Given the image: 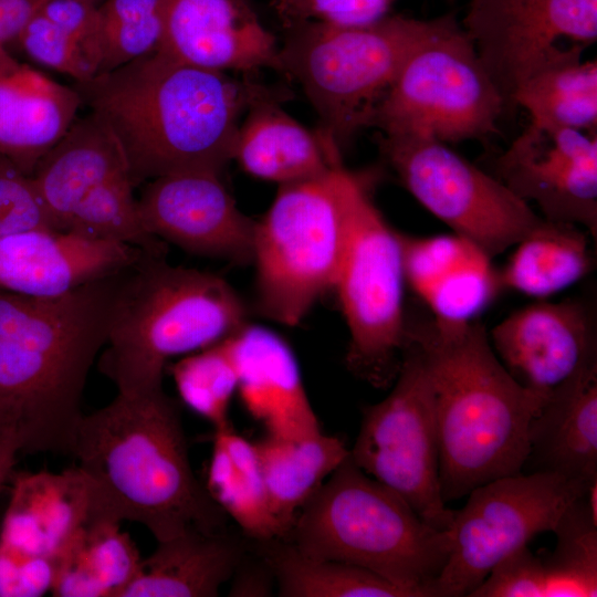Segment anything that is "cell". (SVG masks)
Here are the masks:
<instances>
[{"mask_svg": "<svg viewBox=\"0 0 597 597\" xmlns=\"http://www.w3.org/2000/svg\"><path fill=\"white\" fill-rule=\"evenodd\" d=\"M597 481V364L558 388L534 417L525 467Z\"/></svg>", "mask_w": 597, "mask_h": 597, "instance_id": "cb8c5ba5", "label": "cell"}, {"mask_svg": "<svg viewBox=\"0 0 597 597\" xmlns=\"http://www.w3.org/2000/svg\"><path fill=\"white\" fill-rule=\"evenodd\" d=\"M126 269L55 297L0 290V430L15 436L21 453L72 454Z\"/></svg>", "mask_w": 597, "mask_h": 597, "instance_id": "7a4b0ae2", "label": "cell"}, {"mask_svg": "<svg viewBox=\"0 0 597 597\" xmlns=\"http://www.w3.org/2000/svg\"><path fill=\"white\" fill-rule=\"evenodd\" d=\"M134 188L128 174L100 184L76 206L64 231L133 245L147 253H166L164 241L143 226Z\"/></svg>", "mask_w": 597, "mask_h": 597, "instance_id": "836d02e7", "label": "cell"}, {"mask_svg": "<svg viewBox=\"0 0 597 597\" xmlns=\"http://www.w3.org/2000/svg\"><path fill=\"white\" fill-rule=\"evenodd\" d=\"M238 389L248 413L266 434L295 439L322 431L297 359L275 332L247 324L232 336Z\"/></svg>", "mask_w": 597, "mask_h": 597, "instance_id": "ffe728a7", "label": "cell"}, {"mask_svg": "<svg viewBox=\"0 0 597 597\" xmlns=\"http://www.w3.org/2000/svg\"><path fill=\"white\" fill-rule=\"evenodd\" d=\"M339 154L321 130L311 132L282 109L273 91L245 112L232 160L248 175L281 186L325 174L342 163Z\"/></svg>", "mask_w": 597, "mask_h": 597, "instance_id": "603a6c76", "label": "cell"}, {"mask_svg": "<svg viewBox=\"0 0 597 597\" xmlns=\"http://www.w3.org/2000/svg\"><path fill=\"white\" fill-rule=\"evenodd\" d=\"M242 563V562H241ZM238 566L232 578L231 596H268L274 578L262 561L261 566L250 568ZM275 584V583H274Z\"/></svg>", "mask_w": 597, "mask_h": 597, "instance_id": "7bdbcfd3", "label": "cell"}, {"mask_svg": "<svg viewBox=\"0 0 597 597\" xmlns=\"http://www.w3.org/2000/svg\"><path fill=\"white\" fill-rule=\"evenodd\" d=\"M349 457L426 523L449 530L454 511L446 506L441 494L432 386L422 356L410 341L389 395L363 409Z\"/></svg>", "mask_w": 597, "mask_h": 597, "instance_id": "7c38bea8", "label": "cell"}, {"mask_svg": "<svg viewBox=\"0 0 597 597\" xmlns=\"http://www.w3.org/2000/svg\"><path fill=\"white\" fill-rule=\"evenodd\" d=\"M51 0H0V44L14 42L33 15Z\"/></svg>", "mask_w": 597, "mask_h": 597, "instance_id": "b9f144b4", "label": "cell"}, {"mask_svg": "<svg viewBox=\"0 0 597 597\" xmlns=\"http://www.w3.org/2000/svg\"><path fill=\"white\" fill-rule=\"evenodd\" d=\"M1 45V44H0Z\"/></svg>", "mask_w": 597, "mask_h": 597, "instance_id": "bcb514c9", "label": "cell"}, {"mask_svg": "<svg viewBox=\"0 0 597 597\" xmlns=\"http://www.w3.org/2000/svg\"><path fill=\"white\" fill-rule=\"evenodd\" d=\"M380 146L405 188L486 260L542 223L527 202L446 143L384 135Z\"/></svg>", "mask_w": 597, "mask_h": 597, "instance_id": "4fadbf2b", "label": "cell"}, {"mask_svg": "<svg viewBox=\"0 0 597 597\" xmlns=\"http://www.w3.org/2000/svg\"><path fill=\"white\" fill-rule=\"evenodd\" d=\"M146 231L193 254L252 261L255 220L245 216L221 172L186 170L145 182L137 199Z\"/></svg>", "mask_w": 597, "mask_h": 597, "instance_id": "2e32d148", "label": "cell"}, {"mask_svg": "<svg viewBox=\"0 0 597 597\" xmlns=\"http://www.w3.org/2000/svg\"><path fill=\"white\" fill-rule=\"evenodd\" d=\"M407 339L419 349L432 386L443 501L522 472L544 401L505 369L483 324L437 314L407 317Z\"/></svg>", "mask_w": 597, "mask_h": 597, "instance_id": "277c9868", "label": "cell"}, {"mask_svg": "<svg viewBox=\"0 0 597 597\" xmlns=\"http://www.w3.org/2000/svg\"><path fill=\"white\" fill-rule=\"evenodd\" d=\"M145 252L122 277L98 368L126 395L163 389L167 363L223 341L248 324L221 276Z\"/></svg>", "mask_w": 597, "mask_h": 597, "instance_id": "5b68a950", "label": "cell"}, {"mask_svg": "<svg viewBox=\"0 0 597 597\" xmlns=\"http://www.w3.org/2000/svg\"><path fill=\"white\" fill-rule=\"evenodd\" d=\"M448 15L418 20L387 15L363 27L305 21L289 28L279 71L295 81L321 118V132L341 148L363 127L411 53Z\"/></svg>", "mask_w": 597, "mask_h": 597, "instance_id": "ba28073f", "label": "cell"}, {"mask_svg": "<svg viewBox=\"0 0 597 597\" xmlns=\"http://www.w3.org/2000/svg\"><path fill=\"white\" fill-rule=\"evenodd\" d=\"M294 1L295 0H270L271 6L274 8L281 21L284 19Z\"/></svg>", "mask_w": 597, "mask_h": 597, "instance_id": "f6af8a7d", "label": "cell"}, {"mask_svg": "<svg viewBox=\"0 0 597 597\" xmlns=\"http://www.w3.org/2000/svg\"><path fill=\"white\" fill-rule=\"evenodd\" d=\"M123 174L129 175L117 139L98 115L88 112L75 118L41 158L32 177L57 230L64 231L87 192Z\"/></svg>", "mask_w": 597, "mask_h": 597, "instance_id": "d4e9b609", "label": "cell"}, {"mask_svg": "<svg viewBox=\"0 0 597 597\" xmlns=\"http://www.w3.org/2000/svg\"><path fill=\"white\" fill-rule=\"evenodd\" d=\"M491 345L510 375L544 404L597 364L593 308L582 300L536 302L495 325Z\"/></svg>", "mask_w": 597, "mask_h": 597, "instance_id": "e0dca14e", "label": "cell"}, {"mask_svg": "<svg viewBox=\"0 0 597 597\" xmlns=\"http://www.w3.org/2000/svg\"><path fill=\"white\" fill-rule=\"evenodd\" d=\"M103 0H51L27 23L15 41L38 64L74 83L98 74L102 45L97 8Z\"/></svg>", "mask_w": 597, "mask_h": 597, "instance_id": "f546056e", "label": "cell"}, {"mask_svg": "<svg viewBox=\"0 0 597 597\" xmlns=\"http://www.w3.org/2000/svg\"><path fill=\"white\" fill-rule=\"evenodd\" d=\"M156 50L175 62L216 72L279 71L276 39L247 0H160Z\"/></svg>", "mask_w": 597, "mask_h": 597, "instance_id": "ac0fdd59", "label": "cell"}, {"mask_svg": "<svg viewBox=\"0 0 597 597\" xmlns=\"http://www.w3.org/2000/svg\"><path fill=\"white\" fill-rule=\"evenodd\" d=\"M142 556L121 523L88 515L54 563L57 597H122Z\"/></svg>", "mask_w": 597, "mask_h": 597, "instance_id": "4316f807", "label": "cell"}, {"mask_svg": "<svg viewBox=\"0 0 597 597\" xmlns=\"http://www.w3.org/2000/svg\"><path fill=\"white\" fill-rule=\"evenodd\" d=\"M365 188L342 163L279 186L253 239L256 308L264 317L295 326L334 290Z\"/></svg>", "mask_w": 597, "mask_h": 597, "instance_id": "52a82bcc", "label": "cell"}, {"mask_svg": "<svg viewBox=\"0 0 597 597\" xmlns=\"http://www.w3.org/2000/svg\"><path fill=\"white\" fill-rule=\"evenodd\" d=\"M30 230L57 228L33 177L0 156V239Z\"/></svg>", "mask_w": 597, "mask_h": 597, "instance_id": "74e56055", "label": "cell"}, {"mask_svg": "<svg viewBox=\"0 0 597 597\" xmlns=\"http://www.w3.org/2000/svg\"><path fill=\"white\" fill-rule=\"evenodd\" d=\"M232 336L185 355L169 367L182 402L214 429L230 423L229 409L238 389Z\"/></svg>", "mask_w": 597, "mask_h": 597, "instance_id": "d590c367", "label": "cell"}, {"mask_svg": "<svg viewBox=\"0 0 597 597\" xmlns=\"http://www.w3.org/2000/svg\"><path fill=\"white\" fill-rule=\"evenodd\" d=\"M241 543L226 530H188L142 558L122 597H214L243 561Z\"/></svg>", "mask_w": 597, "mask_h": 597, "instance_id": "484cf974", "label": "cell"}, {"mask_svg": "<svg viewBox=\"0 0 597 597\" xmlns=\"http://www.w3.org/2000/svg\"><path fill=\"white\" fill-rule=\"evenodd\" d=\"M19 453L21 451L15 436L9 430H0V492L14 472Z\"/></svg>", "mask_w": 597, "mask_h": 597, "instance_id": "ee69618b", "label": "cell"}, {"mask_svg": "<svg viewBox=\"0 0 597 597\" xmlns=\"http://www.w3.org/2000/svg\"><path fill=\"white\" fill-rule=\"evenodd\" d=\"M72 455L88 484L91 516L142 524L157 542L226 530L228 516L193 473L179 409L164 388L117 392L83 415Z\"/></svg>", "mask_w": 597, "mask_h": 597, "instance_id": "3957f363", "label": "cell"}, {"mask_svg": "<svg viewBox=\"0 0 597 597\" xmlns=\"http://www.w3.org/2000/svg\"><path fill=\"white\" fill-rule=\"evenodd\" d=\"M90 512L88 484L76 465L61 473L13 472L0 542L55 563Z\"/></svg>", "mask_w": 597, "mask_h": 597, "instance_id": "7402d4cb", "label": "cell"}, {"mask_svg": "<svg viewBox=\"0 0 597 597\" xmlns=\"http://www.w3.org/2000/svg\"><path fill=\"white\" fill-rule=\"evenodd\" d=\"M256 543L281 597H410L366 568L306 556L286 540Z\"/></svg>", "mask_w": 597, "mask_h": 597, "instance_id": "1f68e13d", "label": "cell"}, {"mask_svg": "<svg viewBox=\"0 0 597 597\" xmlns=\"http://www.w3.org/2000/svg\"><path fill=\"white\" fill-rule=\"evenodd\" d=\"M102 45L100 73L113 71L157 50L160 0H103L97 8Z\"/></svg>", "mask_w": 597, "mask_h": 597, "instance_id": "8d00e7d4", "label": "cell"}, {"mask_svg": "<svg viewBox=\"0 0 597 597\" xmlns=\"http://www.w3.org/2000/svg\"><path fill=\"white\" fill-rule=\"evenodd\" d=\"M593 483L533 471L471 490L467 504L453 513L448 559L432 585V596H470L501 561L527 546L537 534L553 532Z\"/></svg>", "mask_w": 597, "mask_h": 597, "instance_id": "30bf717a", "label": "cell"}, {"mask_svg": "<svg viewBox=\"0 0 597 597\" xmlns=\"http://www.w3.org/2000/svg\"><path fill=\"white\" fill-rule=\"evenodd\" d=\"M504 104L471 39L449 14L407 59L371 126L384 135L454 143L495 132Z\"/></svg>", "mask_w": 597, "mask_h": 597, "instance_id": "9c48e42d", "label": "cell"}, {"mask_svg": "<svg viewBox=\"0 0 597 597\" xmlns=\"http://www.w3.org/2000/svg\"><path fill=\"white\" fill-rule=\"evenodd\" d=\"M53 580V561L0 542V597L43 596Z\"/></svg>", "mask_w": 597, "mask_h": 597, "instance_id": "60d3db41", "label": "cell"}, {"mask_svg": "<svg viewBox=\"0 0 597 597\" xmlns=\"http://www.w3.org/2000/svg\"><path fill=\"white\" fill-rule=\"evenodd\" d=\"M498 179L533 201L545 220L597 235V138L584 130L531 125L496 160Z\"/></svg>", "mask_w": 597, "mask_h": 597, "instance_id": "9a60e30c", "label": "cell"}, {"mask_svg": "<svg viewBox=\"0 0 597 597\" xmlns=\"http://www.w3.org/2000/svg\"><path fill=\"white\" fill-rule=\"evenodd\" d=\"M463 25L506 103L532 75L582 59L597 0H471Z\"/></svg>", "mask_w": 597, "mask_h": 597, "instance_id": "5bb4252c", "label": "cell"}, {"mask_svg": "<svg viewBox=\"0 0 597 597\" xmlns=\"http://www.w3.org/2000/svg\"><path fill=\"white\" fill-rule=\"evenodd\" d=\"M73 86L113 132L135 187L178 171L222 172L240 117L273 92L156 51Z\"/></svg>", "mask_w": 597, "mask_h": 597, "instance_id": "6da1fadb", "label": "cell"}, {"mask_svg": "<svg viewBox=\"0 0 597 597\" xmlns=\"http://www.w3.org/2000/svg\"><path fill=\"white\" fill-rule=\"evenodd\" d=\"M283 540L306 556L366 568L410 597H432L450 551L448 531L426 523L349 455L305 503Z\"/></svg>", "mask_w": 597, "mask_h": 597, "instance_id": "8992f818", "label": "cell"}, {"mask_svg": "<svg viewBox=\"0 0 597 597\" xmlns=\"http://www.w3.org/2000/svg\"><path fill=\"white\" fill-rule=\"evenodd\" d=\"M547 577L542 556L524 546L492 568L469 597H546Z\"/></svg>", "mask_w": 597, "mask_h": 597, "instance_id": "f35d334b", "label": "cell"}, {"mask_svg": "<svg viewBox=\"0 0 597 597\" xmlns=\"http://www.w3.org/2000/svg\"><path fill=\"white\" fill-rule=\"evenodd\" d=\"M515 245L496 280L501 286L530 296L558 293L591 268L585 232L575 224L543 219Z\"/></svg>", "mask_w": 597, "mask_h": 597, "instance_id": "4dcf8cb0", "label": "cell"}, {"mask_svg": "<svg viewBox=\"0 0 597 597\" xmlns=\"http://www.w3.org/2000/svg\"><path fill=\"white\" fill-rule=\"evenodd\" d=\"M511 102L522 106L533 124L595 129L597 123V63L583 59L545 69L527 78Z\"/></svg>", "mask_w": 597, "mask_h": 597, "instance_id": "d6a6232c", "label": "cell"}, {"mask_svg": "<svg viewBox=\"0 0 597 597\" xmlns=\"http://www.w3.org/2000/svg\"><path fill=\"white\" fill-rule=\"evenodd\" d=\"M406 282L400 233L387 223L366 187L334 290L349 333L345 365L377 388L392 384L401 366Z\"/></svg>", "mask_w": 597, "mask_h": 597, "instance_id": "8fae6325", "label": "cell"}, {"mask_svg": "<svg viewBox=\"0 0 597 597\" xmlns=\"http://www.w3.org/2000/svg\"><path fill=\"white\" fill-rule=\"evenodd\" d=\"M254 444L272 511L286 537L302 507L349 450L342 439L322 431L295 439L266 434Z\"/></svg>", "mask_w": 597, "mask_h": 597, "instance_id": "83f0119b", "label": "cell"}, {"mask_svg": "<svg viewBox=\"0 0 597 597\" xmlns=\"http://www.w3.org/2000/svg\"><path fill=\"white\" fill-rule=\"evenodd\" d=\"M394 0H295L282 20L289 29L305 21L363 27L388 15Z\"/></svg>", "mask_w": 597, "mask_h": 597, "instance_id": "ab89813d", "label": "cell"}, {"mask_svg": "<svg viewBox=\"0 0 597 597\" xmlns=\"http://www.w3.org/2000/svg\"><path fill=\"white\" fill-rule=\"evenodd\" d=\"M596 520L587 492L559 520L553 531L557 537L556 547L542 557L547 577L546 597L597 595Z\"/></svg>", "mask_w": 597, "mask_h": 597, "instance_id": "e575fe53", "label": "cell"}, {"mask_svg": "<svg viewBox=\"0 0 597 597\" xmlns=\"http://www.w3.org/2000/svg\"><path fill=\"white\" fill-rule=\"evenodd\" d=\"M205 486L214 502L255 542L283 540L265 488L254 442L231 423L214 429Z\"/></svg>", "mask_w": 597, "mask_h": 597, "instance_id": "f1b7e54d", "label": "cell"}, {"mask_svg": "<svg viewBox=\"0 0 597 597\" xmlns=\"http://www.w3.org/2000/svg\"><path fill=\"white\" fill-rule=\"evenodd\" d=\"M82 98L0 45V156L32 176L78 116Z\"/></svg>", "mask_w": 597, "mask_h": 597, "instance_id": "44dd1931", "label": "cell"}, {"mask_svg": "<svg viewBox=\"0 0 597 597\" xmlns=\"http://www.w3.org/2000/svg\"><path fill=\"white\" fill-rule=\"evenodd\" d=\"M144 250L69 231L30 230L0 239V290L55 297L135 263Z\"/></svg>", "mask_w": 597, "mask_h": 597, "instance_id": "d6986e66", "label": "cell"}]
</instances>
